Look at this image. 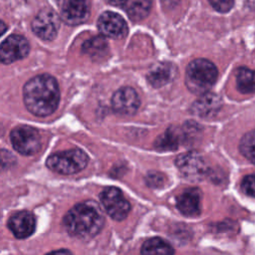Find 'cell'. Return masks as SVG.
Returning a JSON list of instances; mask_svg holds the SVG:
<instances>
[{
  "label": "cell",
  "mask_w": 255,
  "mask_h": 255,
  "mask_svg": "<svg viewBox=\"0 0 255 255\" xmlns=\"http://www.w3.org/2000/svg\"><path fill=\"white\" fill-rule=\"evenodd\" d=\"M23 100L27 110L35 116L53 114L60 101V90L54 77L43 74L30 79L23 88Z\"/></svg>",
  "instance_id": "cell-1"
},
{
  "label": "cell",
  "mask_w": 255,
  "mask_h": 255,
  "mask_svg": "<svg viewBox=\"0 0 255 255\" xmlns=\"http://www.w3.org/2000/svg\"><path fill=\"white\" fill-rule=\"evenodd\" d=\"M104 214L95 201H85L76 204L63 218L66 230L73 236L90 238L100 232L104 224Z\"/></svg>",
  "instance_id": "cell-2"
},
{
  "label": "cell",
  "mask_w": 255,
  "mask_h": 255,
  "mask_svg": "<svg viewBox=\"0 0 255 255\" xmlns=\"http://www.w3.org/2000/svg\"><path fill=\"white\" fill-rule=\"evenodd\" d=\"M217 76V69L212 62L206 59H195L186 68L185 84L191 93L203 95L214 85Z\"/></svg>",
  "instance_id": "cell-3"
},
{
  "label": "cell",
  "mask_w": 255,
  "mask_h": 255,
  "mask_svg": "<svg viewBox=\"0 0 255 255\" xmlns=\"http://www.w3.org/2000/svg\"><path fill=\"white\" fill-rule=\"evenodd\" d=\"M47 166L61 174H73L84 169L88 163V155L79 148L58 151L47 159Z\"/></svg>",
  "instance_id": "cell-4"
},
{
  "label": "cell",
  "mask_w": 255,
  "mask_h": 255,
  "mask_svg": "<svg viewBox=\"0 0 255 255\" xmlns=\"http://www.w3.org/2000/svg\"><path fill=\"white\" fill-rule=\"evenodd\" d=\"M10 139L13 147L24 155L36 153L41 146V137L38 130L30 126H19L13 128Z\"/></svg>",
  "instance_id": "cell-5"
},
{
  "label": "cell",
  "mask_w": 255,
  "mask_h": 255,
  "mask_svg": "<svg viewBox=\"0 0 255 255\" xmlns=\"http://www.w3.org/2000/svg\"><path fill=\"white\" fill-rule=\"evenodd\" d=\"M101 202L107 213L115 220L125 219L130 209L128 201L117 187H107L100 194Z\"/></svg>",
  "instance_id": "cell-6"
},
{
  "label": "cell",
  "mask_w": 255,
  "mask_h": 255,
  "mask_svg": "<svg viewBox=\"0 0 255 255\" xmlns=\"http://www.w3.org/2000/svg\"><path fill=\"white\" fill-rule=\"evenodd\" d=\"M60 27L58 15L51 9L41 10L32 21L34 34L44 41L53 40Z\"/></svg>",
  "instance_id": "cell-7"
},
{
  "label": "cell",
  "mask_w": 255,
  "mask_h": 255,
  "mask_svg": "<svg viewBox=\"0 0 255 255\" xmlns=\"http://www.w3.org/2000/svg\"><path fill=\"white\" fill-rule=\"evenodd\" d=\"M29 51L30 46L26 38L21 35H11L1 44V61L4 64H11L15 61L25 58Z\"/></svg>",
  "instance_id": "cell-8"
},
{
  "label": "cell",
  "mask_w": 255,
  "mask_h": 255,
  "mask_svg": "<svg viewBox=\"0 0 255 255\" xmlns=\"http://www.w3.org/2000/svg\"><path fill=\"white\" fill-rule=\"evenodd\" d=\"M175 163L181 173L190 180H200L206 172L204 160L195 151H189L178 155Z\"/></svg>",
  "instance_id": "cell-9"
},
{
  "label": "cell",
  "mask_w": 255,
  "mask_h": 255,
  "mask_svg": "<svg viewBox=\"0 0 255 255\" xmlns=\"http://www.w3.org/2000/svg\"><path fill=\"white\" fill-rule=\"evenodd\" d=\"M90 15L89 0H63L61 16L68 25H79L87 21Z\"/></svg>",
  "instance_id": "cell-10"
},
{
  "label": "cell",
  "mask_w": 255,
  "mask_h": 255,
  "mask_svg": "<svg viewBox=\"0 0 255 255\" xmlns=\"http://www.w3.org/2000/svg\"><path fill=\"white\" fill-rule=\"evenodd\" d=\"M100 32L113 39H121L128 33V26L125 19L118 13L107 11L104 12L98 20Z\"/></svg>",
  "instance_id": "cell-11"
},
{
  "label": "cell",
  "mask_w": 255,
  "mask_h": 255,
  "mask_svg": "<svg viewBox=\"0 0 255 255\" xmlns=\"http://www.w3.org/2000/svg\"><path fill=\"white\" fill-rule=\"evenodd\" d=\"M139 104L140 101L137 93L130 87L119 89L112 98L114 111L122 115H133L137 111Z\"/></svg>",
  "instance_id": "cell-12"
},
{
  "label": "cell",
  "mask_w": 255,
  "mask_h": 255,
  "mask_svg": "<svg viewBox=\"0 0 255 255\" xmlns=\"http://www.w3.org/2000/svg\"><path fill=\"white\" fill-rule=\"evenodd\" d=\"M8 227L17 238L29 237L36 227L35 216L29 211H19L9 218Z\"/></svg>",
  "instance_id": "cell-13"
},
{
  "label": "cell",
  "mask_w": 255,
  "mask_h": 255,
  "mask_svg": "<svg viewBox=\"0 0 255 255\" xmlns=\"http://www.w3.org/2000/svg\"><path fill=\"white\" fill-rule=\"evenodd\" d=\"M221 105L222 102L219 96L207 92L193 103L191 112L200 118H211L218 113Z\"/></svg>",
  "instance_id": "cell-14"
},
{
  "label": "cell",
  "mask_w": 255,
  "mask_h": 255,
  "mask_svg": "<svg viewBox=\"0 0 255 255\" xmlns=\"http://www.w3.org/2000/svg\"><path fill=\"white\" fill-rule=\"evenodd\" d=\"M178 210L186 216H196L200 213V191L197 188H188L176 198Z\"/></svg>",
  "instance_id": "cell-15"
},
{
  "label": "cell",
  "mask_w": 255,
  "mask_h": 255,
  "mask_svg": "<svg viewBox=\"0 0 255 255\" xmlns=\"http://www.w3.org/2000/svg\"><path fill=\"white\" fill-rule=\"evenodd\" d=\"M176 71V67L172 63H159L148 72L146 78L152 87L160 88L174 79Z\"/></svg>",
  "instance_id": "cell-16"
},
{
  "label": "cell",
  "mask_w": 255,
  "mask_h": 255,
  "mask_svg": "<svg viewBox=\"0 0 255 255\" xmlns=\"http://www.w3.org/2000/svg\"><path fill=\"white\" fill-rule=\"evenodd\" d=\"M152 0H125L123 8L132 21L144 19L150 12Z\"/></svg>",
  "instance_id": "cell-17"
},
{
  "label": "cell",
  "mask_w": 255,
  "mask_h": 255,
  "mask_svg": "<svg viewBox=\"0 0 255 255\" xmlns=\"http://www.w3.org/2000/svg\"><path fill=\"white\" fill-rule=\"evenodd\" d=\"M140 255H173V248L165 240L154 237L143 243Z\"/></svg>",
  "instance_id": "cell-18"
},
{
  "label": "cell",
  "mask_w": 255,
  "mask_h": 255,
  "mask_svg": "<svg viewBox=\"0 0 255 255\" xmlns=\"http://www.w3.org/2000/svg\"><path fill=\"white\" fill-rule=\"evenodd\" d=\"M236 86L243 94L255 93V70L240 67L236 71Z\"/></svg>",
  "instance_id": "cell-19"
},
{
  "label": "cell",
  "mask_w": 255,
  "mask_h": 255,
  "mask_svg": "<svg viewBox=\"0 0 255 255\" xmlns=\"http://www.w3.org/2000/svg\"><path fill=\"white\" fill-rule=\"evenodd\" d=\"M181 129L177 128H168L162 135H160L156 141L155 146L158 149H174L177 148L179 143L182 141L183 134Z\"/></svg>",
  "instance_id": "cell-20"
},
{
  "label": "cell",
  "mask_w": 255,
  "mask_h": 255,
  "mask_svg": "<svg viewBox=\"0 0 255 255\" xmlns=\"http://www.w3.org/2000/svg\"><path fill=\"white\" fill-rule=\"evenodd\" d=\"M108 50V43L105 38L97 36L87 40L83 45V51L93 59L102 58Z\"/></svg>",
  "instance_id": "cell-21"
},
{
  "label": "cell",
  "mask_w": 255,
  "mask_h": 255,
  "mask_svg": "<svg viewBox=\"0 0 255 255\" xmlns=\"http://www.w3.org/2000/svg\"><path fill=\"white\" fill-rule=\"evenodd\" d=\"M239 148L241 153L252 163L255 164V129L245 133L240 141Z\"/></svg>",
  "instance_id": "cell-22"
},
{
  "label": "cell",
  "mask_w": 255,
  "mask_h": 255,
  "mask_svg": "<svg viewBox=\"0 0 255 255\" xmlns=\"http://www.w3.org/2000/svg\"><path fill=\"white\" fill-rule=\"evenodd\" d=\"M241 187L244 193L255 197V173L244 176L241 182Z\"/></svg>",
  "instance_id": "cell-23"
},
{
  "label": "cell",
  "mask_w": 255,
  "mask_h": 255,
  "mask_svg": "<svg viewBox=\"0 0 255 255\" xmlns=\"http://www.w3.org/2000/svg\"><path fill=\"white\" fill-rule=\"evenodd\" d=\"M210 5L218 12H228L234 4V0H208Z\"/></svg>",
  "instance_id": "cell-24"
},
{
  "label": "cell",
  "mask_w": 255,
  "mask_h": 255,
  "mask_svg": "<svg viewBox=\"0 0 255 255\" xmlns=\"http://www.w3.org/2000/svg\"><path fill=\"white\" fill-rule=\"evenodd\" d=\"M47 255H73L69 250L66 249H61V250H56L48 253Z\"/></svg>",
  "instance_id": "cell-25"
},
{
  "label": "cell",
  "mask_w": 255,
  "mask_h": 255,
  "mask_svg": "<svg viewBox=\"0 0 255 255\" xmlns=\"http://www.w3.org/2000/svg\"><path fill=\"white\" fill-rule=\"evenodd\" d=\"M106 1L110 4H112V5H115V6H120V5L122 6L125 0H106Z\"/></svg>",
  "instance_id": "cell-26"
},
{
  "label": "cell",
  "mask_w": 255,
  "mask_h": 255,
  "mask_svg": "<svg viewBox=\"0 0 255 255\" xmlns=\"http://www.w3.org/2000/svg\"><path fill=\"white\" fill-rule=\"evenodd\" d=\"M5 29H6V25H5L4 22H2V23H1V34H4Z\"/></svg>",
  "instance_id": "cell-27"
}]
</instances>
